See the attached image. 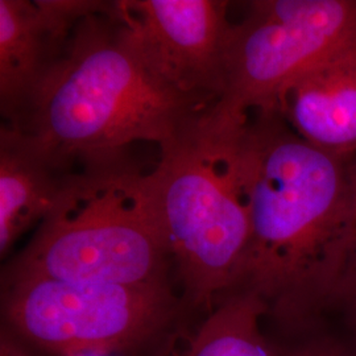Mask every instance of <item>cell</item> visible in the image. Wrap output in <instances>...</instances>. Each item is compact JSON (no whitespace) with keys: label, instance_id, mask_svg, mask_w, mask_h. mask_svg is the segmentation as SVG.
<instances>
[{"label":"cell","instance_id":"1","mask_svg":"<svg viewBox=\"0 0 356 356\" xmlns=\"http://www.w3.org/2000/svg\"><path fill=\"white\" fill-rule=\"evenodd\" d=\"M232 145L250 218L232 292L254 293L284 323L309 322L330 307L356 241V154L313 147L276 111L248 116Z\"/></svg>","mask_w":356,"mask_h":356},{"label":"cell","instance_id":"2","mask_svg":"<svg viewBox=\"0 0 356 356\" xmlns=\"http://www.w3.org/2000/svg\"><path fill=\"white\" fill-rule=\"evenodd\" d=\"M213 107L169 86L108 11L82 20L63 58L13 123L51 156L74 164L127 154L149 141L165 149L191 135Z\"/></svg>","mask_w":356,"mask_h":356},{"label":"cell","instance_id":"3","mask_svg":"<svg viewBox=\"0 0 356 356\" xmlns=\"http://www.w3.org/2000/svg\"><path fill=\"white\" fill-rule=\"evenodd\" d=\"M172 264L148 175L128 154L72 170L49 214L3 280L141 285L169 282Z\"/></svg>","mask_w":356,"mask_h":356},{"label":"cell","instance_id":"4","mask_svg":"<svg viewBox=\"0 0 356 356\" xmlns=\"http://www.w3.org/2000/svg\"><path fill=\"white\" fill-rule=\"evenodd\" d=\"M235 128L213 131L201 122L191 135L163 149L148 173L157 220L182 284V301L207 314L235 289L250 241L232 147Z\"/></svg>","mask_w":356,"mask_h":356},{"label":"cell","instance_id":"5","mask_svg":"<svg viewBox=\"0 0 356 356\" xmlns=\"http://www.w3.org/2000/svg\"><path fill=\"white\" fill-rule=\"evenodd\" d=\"M234 24L225 86L206 127H236L272 113L294 76L334 51L356 47V0H254Z\"/></svg>","mask_w":356,"mask_h":356},{"label":"cell","instance_id":"6","mask_svg":"<svg viewBox=\"0 0 356 356\" xmlns=\"http://www.w3.org/2000/svg\"><path fill=\"white\" fill-rule=\"evenodd\" d=\"M3 313L23 341L57 356L124 351L148 343L185 305L169 282L119 285L19 277L3 280Z\"/></svg>","mask_w":356,"mask_h":356},{"label":"cell","instance_id":"7","mask_svg":"<svg viewBox=\"0 0 356 356\" xmlns=\"http://www.w3.org/2000/svg\"><path fill=\"white\" fill-rule=\"evenodd\" d=\"M225 0H122L115 15L169 86L214 107L225 86L234 24Z\"/></svg>","mask_w":356,"mask_h":356},{"label":"cell","instance_id":"8","mask_svg":"<svg viewBox=\"0 0 356 356\" xmlns=\"http://www.w3.org/2000/svg\"><path fill=\"white\" fill-rule=\"evenodd\" d=\"M113 1L0 0V111L13 123L60 63L78 24Z\"/></svg>","mask_w":356,"mask_h":356},{"label":"cell","instance_id":"9","mask_svg":"<svg viewBox=\"0 0 356 356\" xmlns=\"http://www.w3.org/2000/svg\"><path fill=\"white\" fill-rule=\"evenodd\" d=\"M275 111L313 147L356 154V47L334 51L294 76Z\"/></svg>","mask_w":356,"mask_h":356},{"label":"cell","instance_id":"10","mask_svg":"<svg viewBox=\"0 0 356 356\" xmlns=\"http://www.w3.org/2000/svg\"><path fill=\"white\" fill-rule=\"evenodd\" d=\"M73 169L6 123L0 128V254L49 214Z\"/></svg>","mask_w":356,"mask_h":356},{"label":"cell","instance_id":"11","mask_svg":"<svg viewBox=\"0 0 356 356\" xmlns=\"http://www.w3.org/2000/svg\"><path fill=\"white\" fill-rule=\"evenodd\" d=\"M267 316L254 293L226 294L195 332L188 356H279L261 327Z\"/></svg>","mask_w":356,"mask_h":356},{"label":"cell","instance_id":"12","mask_svg":"<svg viewBox=\"0 0 356 356\" xmlns=\"http://www.w3.org/2000/svg\"><path fill=\"white\" fill-rule=\"evenodd\" d=\"M331 306L341 307L348 318L356 322V241Z\"/></svg>","mask_w":356,"mask_h":356},{"label":"cell","instance_id":"13","mask_svg":"<svg viewBox=\"0 0 356 356\" xmlns=\"http://www.w3.org/2000/svg\"><path fill=\"white\" fill-rule=\"evenodd\" d=\"M285 356H355L339 344L330 342H310L296 347L289 354Z\"/></svg>","mask_w":356,"mask_h":356},{"label":"cell","instance_id":"14","mask_svg":"<svg viewBox=\"0 0 356 356\" xmlns=\"http://www.w3.org/2000/svg\"><path fill=\"white\" fill-rule=\"evenodd\" d=\"M0 356H29L26 355V353L16 347V344L11 342L10 339H6L3 337L1 339V346H0Z\"/></svg>","mask_w":356,"mask_h":356},{"label":"cell","instance_id":"15","mask_svg":"<svg viewBox=\"0 0 356 356\" xmlns=\"http://www.w3.org/2000/svg\"><path fill=\"white\" fill-rule=\"evenodd\" d=\"M168 354H169V351H168V350H163V353H161L159 356H168Z\"/></svg>","mask_w":356,"mask_h":356}]
</instances>
